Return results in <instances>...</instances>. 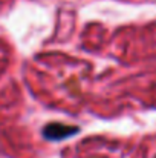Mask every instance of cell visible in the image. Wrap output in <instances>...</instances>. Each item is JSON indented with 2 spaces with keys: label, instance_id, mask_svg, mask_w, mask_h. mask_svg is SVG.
Segmentation results:
<instances>
[{
  "label": "cell",
  "instance_id": "6da1fadb",
  "mask_svg": "<svg viewBox=\"0 0 156 158\" xmlns=\"http://www.w3.org/2000/svg\"><path fill=\"white\" fill-rule=\"evenodd\" d=\"M78 131L80 129L75 126H69V124H63V123H49L43 127V137L51 141H61V140H66V138L78 134Z\"/></svg>",
  "mask_w": 156,
  "mask_h": 158
}]
</instances>
